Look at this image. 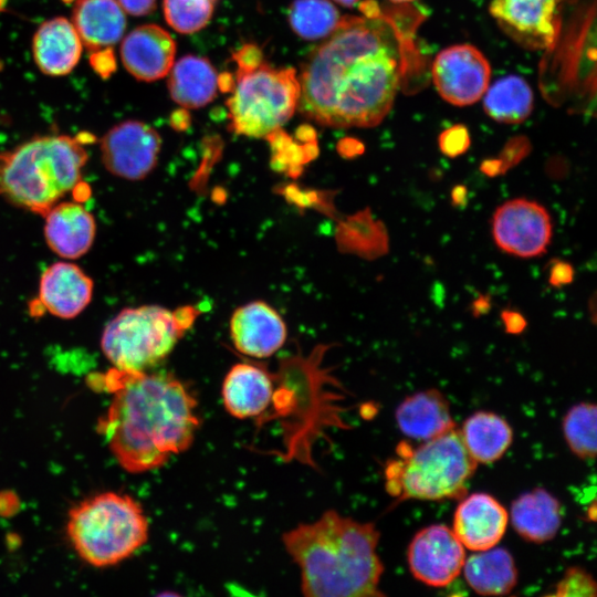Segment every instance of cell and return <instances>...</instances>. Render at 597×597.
<instances>
[{"label":"cell","instance_id":"1","mask_svg":"<svg viewBox=\"0 0 597 597\" xmlns=\"http://www.w3.org/2000/svg\"><path fill=\"white\" fill-rule=\"evenodd\" d=\"M345 15L307 56L298 77L300 113L334 128L373 127L394 105L406 70V41L376 3Z\"/></svg>","mask_w":597,"mask_h":597},{"label":"cell","instance_id":"2","mask_svg":"<svg viewBox=\"0 0 597 597\" xmlns=\"http://www.w3.org/2000/svg\"><path fill=\"white\" fill-rule=\"evenodd\" d=\"M106 379L113 398L98 429L123 469H157L191 446L200 418L197 400L181 380L166 373L117 368Z\"/></svg>","mask_w":597,"mask_h":597},{"label":"cell","instance_id":"3","mask_svg":"<svg viewBox=\"0 0 597 597\" xmlns=\"http://www.w3.org/2000/svg\"><path fill=\"white\" fill-rule=\"evenodd\" d=\"M379 537L374 523L327 510L314 522L285 532L282 542L301 570L304 596L375 597L384 595Z\"/></svg>","mask_w":597,"mask_h":597},{"label":"cell","instance_id":"4","mask_svg":"<svg viewBox=\"0 0 597 597\" xmlns=\"http://www.w3.org/2000/svg\"><path fill=\"white\" fill-rule=\"evenodd\" d=\"M87 151L80 137L46 135L0 154V196L44 216L82 180Z\"/></svg>","mask_w":597,"mask_h":597},{"label":"cell","instance_id":"5","mask_svg":"<svg viewBox=\"0 0 597 597\" xmlns=\"http://www.w3.org/2000/svg\"><path fill=\"white\" fill-rule=\"evenodd\" d=\"M385 467V488L398 502L462 499L478 463L457 427L413 447L402 441Z\"/></svg>","mask_w":597,"mask_h":597},{"label":"cell","instance_id":"6","mask_svg":"<svg viewBox=\"0 0 597 597\" xmlns=\"http://www.w3.org/2000/svg\"><path fill=\"white\" fill-rule=\"evenodd\" d=\"M148 521L130 495L103 492L77 503L70 512L67 537L77 555L95 567L116 565L148 538Z\"/></svg>","mask_w":597,"mask_h":597},{"label":"cell","instance_id":"7","mask_svg":"<svg viewBox=\"0 0 597 597\" xmlns=\"http://www.w3.org/2000/svg\"><path fill=\"white\" fill-rule=\"evenodd\" d=\"M195 316L191 307L176 312L158 305L124 308L105 326L102 350L114 368L147 371L170 354Z\"/></svg>","mask_w":597,"mask_h":597},{"label":"cell","instance_id":"8","mask_svg":"<svg viewBox=\"0 0 597 597\" xmlns=\"http://www.w3.org/2000/svg\"><path fill=\"white\" fill-rule=\"evenodd\" d=\"M233 77L226 105L234 134L266 138L296 111L301 87L294 69H276L263 60L251 67L238 66Z\"/></svg>","mask_w":597,"mask_h":597},{"label":"cell","instance_id":"9","mask_svg":"<svg viewBox=\"0 0 597 597\" xmlns=\"http://www.w3.org/2000/svg\"><path fill=\"white\" fill-rule=\"evenodd\" d=\"M495 245L522 259L543 255L553 235L552 217L538 201L514 198L500 205L491 219Z\"/></svg>","mask_w":597,"mask_h":597},{"label":"cell","instance_id":"10","mask_svg":"<svg viewBox=\"0 0 597 597\" xmlns=\"http://www.w3.org/2000/svg\"><path fill=\"white\" fill-rule=\"evenodd\" d=\"M432 80L439 95L450 104L467 106L482 98L490 84L491 65L471 44H454L434 57Z\"/></svg>","mask_w":597,"mask_h":597},{"label":"cell","instance_id":"11","mask_svg":"<svg viewBox=\"0 0 597 597\" xmlns=\"http://www.w3.org/2000/svg\"><path fill=\"white\" fill-rule=\"evenodd\" d=\"M160 146V136L153 127L139 121H125L103 136L102 160L111 174L140 180L155 168Z\"/></svg>","mask_w":597,"mask_h":597},{"label":"cell","instance_id":"12","mask_svg":"<svg viewBox=\"0 0 597 597\" xmlns=\"http://www.w3.org/2000/svg\"><path fill=\"white\" fill-rule=\"evenodd\" d=\"M407 559L416 579L431 587H444L460 575L465 549L452 528L432 524L415 534Z\"/></svg>","mask_w":597,"mask_h":597},{"label":"cell","instance_id":"13","mask_svg":"<svg viewBox=\"0 0 597 597\" xmlns=\"http://www.w3.org/2000/svg\"><path fill=\"white\" fill-rule=\"evenodd\" d=\"M557 0H492L490 13L513 40L528 49L548 48L558 34Z\"/></svg>","mask_w":597,"mask_h":597},{"label":"cell","instance_id":"14","mask_svg":"<svg viewBox=\"0 0 597 597\" xmlns=\"http://www.w3.org/2000/svg\"><path fill=\"white\" fill-rule=\"evenodd\" d=\"M230 335L233 345L242 354L266 358L283 346L286 326L271 305L263 301H253L233 312Z\"/></svg>","mask_w":597,"mask_h":597},{"label":"cell","instance_id":"15","mask_svg":"<svg viewBox=\"0 0 597 597\" xmlns=\"http://www.w3.org/2000/svg\"><path fill=\"white\" fill-rule=\"evenodd\" d=\"M509 523L505 507L488 493L463 496L458 504L452 531L464 547L479 552L494 547Z\"/></svg>","mask_w":597,"mask_h":597},{"label":"cell","instance_id":"16","mask_svg":"<svg viewBox=\"0 0 597 597\" xmlns=\"http://www.w3.org/2000/svg\"><path fill=\"white\" fill-rule=\"evenodd\" d=\"M176 43L156 24L135 28L123 40L121 57L125 69L137 80L153 82L166 76L174 63Z\"/></svg>","mask_w":597,"mask_h":597},{"label":"cell","instance_id":"17","mask_svg":"<svg viewBox=\"0 0 597 597\" xmlns=\"http://www.w3.org/2000/svg\"><path fill=\"white\" fill-rule=\"evenodd\" d=\"M92 295V279L74 263L56 262L41 275L39 304L54 316H77L90 304Z\"/></svg>","mask_w":597,"mask_h":597},{"label":"cell","instance_id":"18","mask_svg":"<svg viewBox=\"0 0 597 597\" xmlns=\"http://www.w3.org/2000/svg\"><path fill=\"white\" fill-rule=\"evenodd\" d=\"M44 237L50 249L64 259H77L93 244L96 223L80 202L59 201L44 216Z\"/></svg>","mask_w":597,"mask_h":597},{"label":"cell","instance_id":"19","mask_svg":"<svg viewBox=\"0 0 597 597\" xmlns=\"http://www.w3.org/2000/svg\"><path fill=\"white\" fill-rule=\"evenodd\" d=\"M34 61L42 73L51 76L69 74L82 53V41L67 19L56 17L43 22L32 41Z\"/></svg>","mask_w":597,"mask_h":597},{"label":"cell","instance_id":"20","mask_svg":"<svg viewBox=\"0 0 597 597\" xmlns=\"http://www.w3.org/2000/svg\"><path fill=\"white\" fill-rule=\"evenodd\" d=\"M400 431L415 440H429L454 427L450 405L437 389H426L406 397L395 412Z\"/></svg>","mask_w":597,"mask_h":597},{"label":"cell","instance_id":"21","mask_svg":"<svg viewBox=\"0 0 597 597\" xmlns=\"http://www.w3.org/2000/svg\"><path fill=\"white\" fill-rule=\"evenodd\" d=\"M273 394L270 375L262 368L248 363H239L226 375L222 399L227 411L238 419L260 416Z\"/></svg>","mask_w":597,"mask_h":597},{"label":"cell","instance_id":"22","mask_svg":"<svg viewBox=\"0 0 597 597\" xmlns=\"http://www.w3.org/2000/svg\"><path fill=\"white\" fill-rule=\"evenodd\" d=\"M72 21L88 52L112 48L126 29L124 10L116 0H75Z\"/></svg>","mask_w":597,"mask_h":597},{"label":"cell","instance_id":"23","mask_svg":"<svg viewBox=\"0 0 597 597\" xmlns=\"http://www.w3.org/2000/svg\"><path fill=\"white\" fill-rule=\"evenodd\" d=\"M510 520L521 537L532 543H544L552 540L561 527V503L548 491L535 489L514 500Z\"/></svg>","mask_w":597,"mask_h":597},{"label":"cell","instance_id":"24","mask_svg":"<svg viewBox=\"0 0 597 597\" xmlns=\"http://www.w3.org/2000/svg\"><path fill=\"white\" fill-rule=\"evenodd\" d=\"M168 90L170 97L180 106L199 108L217 96L218 74L207 59L185 55L170 71Z\"/></svg>","mask_w":597,"mask_h":597},{"label":"cell","instance_id":"25","mask_svg":"<svg viewBox=\"0 0 597 597\" xmlns=\"http://www.w3.org/2000/svg\"><path fill=\"white\" fill-rule=\"evenodd\" d=\"M462 570L469 586L480 595H507L517 583L515 562L511 553L501 547L465 557Z\"/></svg>","mask_w":597,"mask_h":597},{"label":"cell","instance_id":"26","mask_svg":"<svg viewBox=\"0 0 597 597\" xmlns=\"http://www.w3.org/2000/svg\"><path fill=\"white\" fill-rule=\"evenodd\" d=\"M460 432L469 454L476 463L499 460L513 440V431L506 420L489 411L472 413Z\"/></svg>","mask_w":597,"mask_h":597},{"label":"cell","instance_id":"27","mask_svg":"<svg viewBox=\"0 0 597 597\" xmlns=\"http://www.w3.org/2000/svg\"><path fill=\"white\" fill-rule=\"evenodd\" d=\"M482 97L485 113L500 123H522L533 111V91L524 78L516 75L498 80Z\"/></svg>","mask_w":597,"mask_h":597},{"label":"cell","instance_id":"28","mask_svg":"<svg viewBox=\"0 0 597 597\" xmlns=\"http://www.w3.org/2000/svg\"><path fill=\"white\" fill-rule=\"evenodd\" d=\"M339 20L338 10L327 0H294L289 9L291 28L308 41L327 38Z\"/></svg>","mask_w":597,"mask_h":597},{"label":"cell","instance_id":"29","mask_svg":"<svg viewBox=\"0 0 597 597\" xmlns=\"http://www.w3.org/2000/svg\"><path fill=\"white\" fill-rule=\"evenodd\" d=\"M596 415L591 402L574 405L563 419V433L569 449L584 460L596 455Z\"/></svg>","mask_w":597,"mask_h":597},{"label":"cell","instance_id":"30","mask_svg":"<svg viewBox=\"0 0 597 597\" xmlns=\"http://www.w3.org/2000/svg\"><path fill=\"white\" fill-rule=\"evenodd\" d=\"M216 0H164V17L177 32L195 33L210 21Z\"/></svg>","mask_w":597,"mask_h":597},{"label":"cell","instance_id":"31","mask_svg":"<svg viewBox=\"0 0 597 597\" xmlns=\"http://www.w3.org/2000/svg\"><path fill=\"white\" fill-rule=\"evenodd\" d=\"M352 245L369 258L388 253L389 237L385 224L371 218L368 211L360 213L350 224Z\"/></svg>","mask_w":597,"mask_h":597},{"label":"cell","instance_id":"32","mask_svg":"<svg viewBox=\"0 0 597 597\" xmlns=\"http://www.w3.org/2000/svg\"><path fill=\"white\" fill-rule=\"evenodd\" d=\"M596 582L593 576L579 566H573L567 569L564 576L555 586L553 596H596Z\"/></svg>","mask_w":597,"mask_h":597},{"label":"cell","instance_id":"33","mask_svg":"<svg viewBox=\"0 0 597 597\" xmlns=\"http://www.w3.org/2000/svg\"><path fill=\"white\" fill-rule=\"evenodd\" d=\"M471 136L464 125L458 124L444 129L438 137L440 151L449 157L455 158L469 149Z\"/></svg>","mask_w":597,"mask_h":597},{"label":"cell","instance_id":"34","mask_svg":"<svg viewBox=\"0 0 597 597\" xmlns=\"http://www.w3.org/2000/svg\"><path fill=\"white\" fill-rule=\"evenodd\" d=\"M531 145L526 138L517 137L511 139L503 148L499 156L500 161L503 165L504 171H509L515 167L521 160H523L530 153Z\"/></svg>","mask_w":597,"mask_h":597},{"label":"cell","instance_id":"35","mask_svg":"<svg viewBox=\"0 0 597 597\" xmlns=\"http://www.w3.org/2000/svg\"><path fill=\"white\" fill-rule=\"evenodd\" d=\"M575 277L574 266L561 259L551 260L548 265V283L554 287H563L573 283Z\"/></svg>","mask_w":597,"mask_h":597},{"label":"cell","instance_id":"36","mask_svg":"<svg viewBox=\"0 0 597 597\" xmlns=\"http://www.w3.org/2000/svg\"><path fill=\"white\" fill-rule=\"evenodd\" d=\"M90 64L97 75L109 77L116 70V59L112 48L90 52Z\"/></svg>","mask_w":597,"mask_h":597},{"label":"cell","instance_id":"37","mask_svg":"<svg viewBox=\"0 0 597 597\" xmlns=\"http://www.w3.org/2000/svg\"><path fill=\"white\" fill-rule=\"evenodd\" d=\"M500 317L503 323L505 333L510 335H520L525 331L527 326V321L524 315L513 308L502 310Z\"/></svg>","mask_w":597,"mask_h":597},{"label":"cell","instance_id":"38","mask_svg":"<svg viewBox=\"0 0 597 597\" xmlns=\"http://www.w3.org/2000/svg\"><path fill=\"white\" fill-rule=\"evenodd\" d=\"M122 9L132 15H146L156 7V0H116Z\"/></svg>","mask_w":597,"mask_h":597},{"label":"cell","instance_id":"39","mask_svg":"<svg viewBox=\"0 0 597 597\" xmlns=\"http://www.w3.org/2000/svg\"><path fill=\"white\" fill-rule=\"evenodd\" d=\"M492 307V297L490 294H480L470 305L471 314L478 318L490 312Z\"/></svg>","mask_w":597,"mask_h":597},{"label":"cell","instance_id":"40","mask_svg":"<svg viewBox=\"0 0 597 597\" xmlns=\"http://www.w3.org/2000/svg\"><path fill=\"white\" fill-rule=\"evenodd\" d=\"M480 170L488 177H498L504 175V168L499 158L485 159L480 165Z\"/></svg>","mask_w":597,"mask_h":597},{"label":"cell","instance_id":"41","mask_svg":"<svg viewBox=\"0 0 597 597\" xmlns=\"http://www.w3.org/2000/svg\"><path fill=\"white\" fill-rule=\"evenodd\" d=\"M451 205L455 208H463L468 202V188L464 185H455L451 189Z\"/></svg>","mask_w":597,"mask_h":597},{"label":"cell","instance_id":"42","mask_svg":"<svg viewBox=\"0 0 597 597\" xmlns=\"http://www.w3.org/2000/svg\"><path fill=\"white\" fill-rule=\"evenodd\" d=\"M190 123V115L186 109H178L170 116V124L176 129H185Z\"/></svg>","mask_w":597,"mask_h":597},{"label":"cell","instance_id":"43","mask_svg":"<svg viewBox=\"0 0 597 597\" xmlns=\"http://www.w3.org/2000/svg\"><path fill=\"white\" fill-rule=\"evenodd\" d=\"M337 3L345 6V7H353L356 4L359 0H335Z\"/></svg>","mask_w":597,"mask_h":597},{"label":"cell","instance_id":"44","mask_svg":"<svg viewBox=\"0 0 597 597\" xmlns=\"http://www.w3.org/2000/svg\"><path fill=\"white\" fill-rule=\"evenodd\" d=\"M394 3H408V2H411V1H415V0H389Z\"/></svg>","mask_w":597,"mask_h":597}]
</instances>
